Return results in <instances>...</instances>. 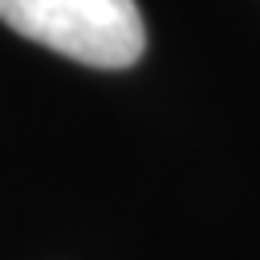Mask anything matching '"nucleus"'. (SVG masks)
<instances>
[{"mask_svg":"<svg viewBox=\"0 0 260 260\" xmlns=\"http://www.w3.org/2000/svg\"><path fill=\"white\" fill-rule=\"evenodd\" d=\"M0 20L12 32L93 69H126L146 49L134 0H0Z\"/></svg>","mask_w":260,"mask_h":260,"instance_id":"1","label":"nucleus"}]
</instances>
